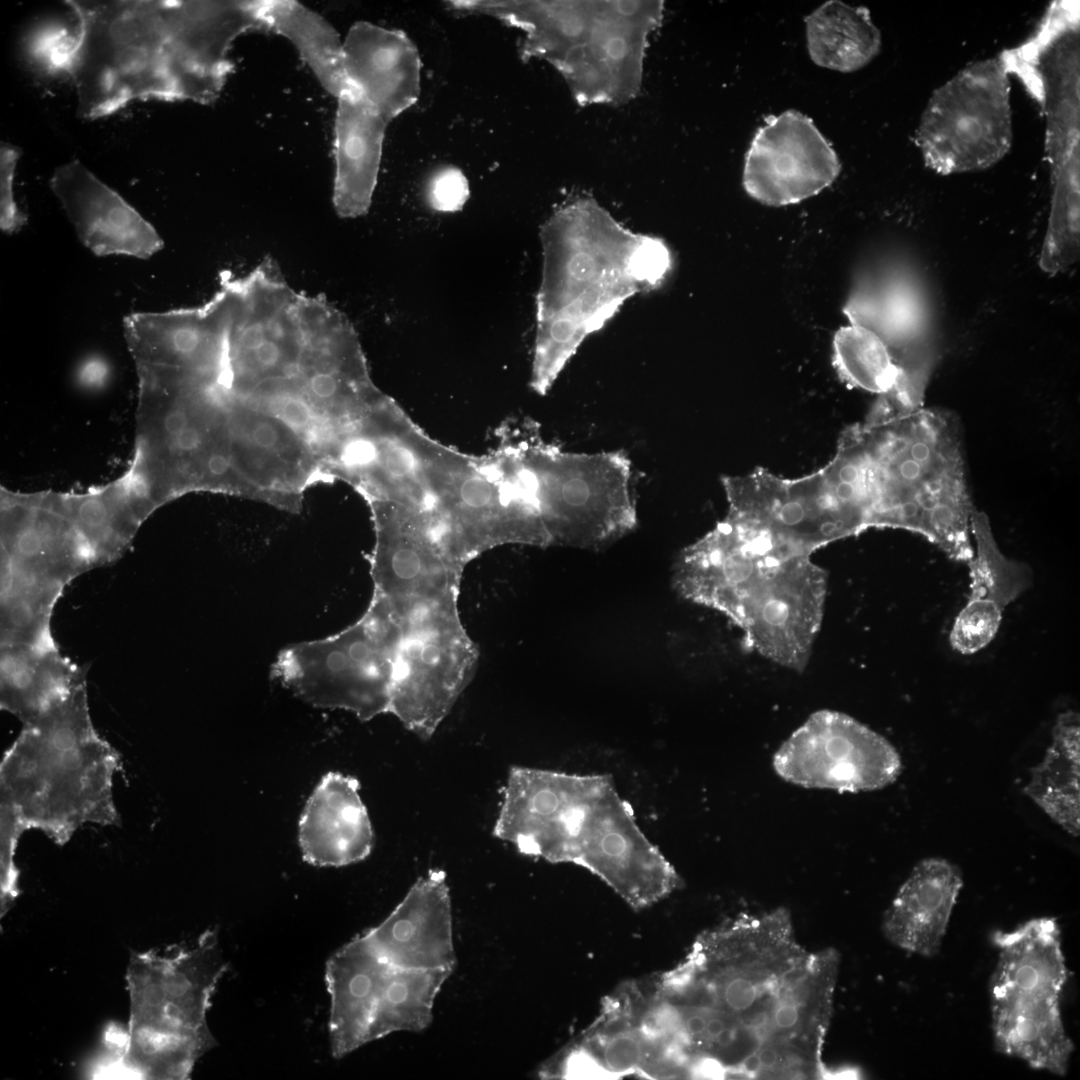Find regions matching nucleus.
<instances>
[{"label": "nucleus", "instance_id": "nucleus-26", "mask_svg": "<svg viewBox=\"0 0 1080 1080\" xmlns=\"http://www.w3.org/2000/svg\"><path fill=\"white\" fill-rule=\"evenodd\" d=\"M62 512L85 540L99 565L118 559L154 511L125 476L83 493H56Z\"/></svg>", "mask_w": 1080, "mask_h": 1080}, {"label": "nucleus", "instance_id": "nucleus-39", "mask_svg": "<svg viewBox=\"0 0 1080 1080\" xmlns=\"http://www.w3.org/2000/svg\"><path fill=\"white\" fill-rule=\"evenodd\" d=\"M248 435L255 447L266 452L275 451L282 440L279 427L268 419L254 421Z\"/></svg>", "mask_w": 1080, "mask_h": 1080}, {"label": "nucleus", "instance_id": "nucleus-8", "mask_svg": "<svg viewBox=\"0 0 1080 1080\" xmlns=\"http://www.w3.org/2000/svg\"><path fill=\"white\" fill-rule=\"evenodd\" d=\"M480 14L520 29L523 60H544L580 106L621 104L640 92L663 1L466 0Z\"/></svg>", "mask_w": 1080, "mask_h": 1080}, {"label": "nucleus", "instance_id": "nucleus-21", "mask_svg": "<svg viewBox=\"0 0 1080 1080\" xmlns=\"http://www.w3.org/2000/svg\"><path fill=\"white\" fill-rule=\"evenodd\" d=\"M976 551L967 563L970 597L952 625L949 642L961 654L985 648L997 634L1006 606L1031 584L1029 567L1007 558L999 549L985 513L974 508L970 518Z\"/></svg>", "mask_w": 1080, "mask_h": 1080}, {"label": "nucleus", "instance_id": "nucleus-16", "mask_svg": "<svg viewBox=\"0 0 1080 1080\" xmlns=\"http://www.w3.org/2000/svg\"><path fill=\"white\" fill-rule=\"evenodd\" d=\"M772 766L781 779L796 786L859 793L894 783L902 761L878 732L846 713L822 709L780 745Z\"/></svg>", "mask_w": 1080, "mask_h": 1080}, {"label": "nucleus", "instance_id": "nucleus-40", "mask_svg": "<svg viewBox=\"0 0 1080 1080\" xmlns=\"http://www.w3.org/2000/svg\"><path fill=\"white\" fill-rule=\"evenodd\" d=\"M200 467L208 479H224L232 469L231 457L223 450L212 451L203 459Z\"/></svg>", "mask_w": 1080, "mask_h": 1080}, {"label": "nucleus", "instance_id": "nucleus-20", "mask_svg": "<svg viewBox=\"0 0 1080 1080\" xmlns=\"http://www.w3.org/2000/svg\"><path fill=\"white\" fill-rule=\"evenodd\" d=\"M343 70L347 87L388 122L419 99L420 55L400 30L356 22L343 42Z\"/></svg>", "mask_w": 1080, "mask_h": 1080}, {"label": "nucleus", "instance_id": "nucleus-34", "mask_svg": "<svg viewBox=\"0 0 1080 1080\" xmlns=\"http://www.w3.org/2000/svg\"><path fill=\"white\" fill-rule=\"evenodd\" d=\"M74 38L67 28L49 25L36 30L29 38V56L49 73H63Z\"/></svg>", "mask_w": 1080, "mask_h": 1080}, {"label": "nucleus", "instance_id": "nucleus-15", "mask_svg": "<svg viewBox=\"0 0 1080 1080\" xmlns=\"http://www.w3.org/2000/svg\"><path fill=\"white\" fill-rule=\"evenodd\" d=\"M375 544L372 598L393 613L420 603L458 602L465 564L432 512L369 501Z\"/></svg>", "mask_w": 1080, "mask_h": 1080}, {"label": "nucleus", "instance_id": "nucleus-41", "mask_svg": "<svg viewBox=\"0 0 1080 1080\" xmlns=\"http://www.w3.org/2000/svg\"><path fill=\"white\" fill-rule=\"evenodd\" d=\"M413 933V926L407 919L396 920L390 928V936L395 941H406Z\"/></svg>", "mask_w": 1080, "mask_h": 1080}, {"label": "nucleus", "instance_id": "nucleus-35", "mask_svg": "<svg viewBox=\"0 0 1080 1080\" xmlns=\"http://www.w3.org/2000/svg\"><path fill=\"white\" fill-rule=\"evenodd\" d=\"M469 195L468 180L456 167L439 170L428 184V202L434 210L439 212L452 213L461 210Z\"/></svg>", "mask_w": 1080, "mask_h": 1080}, {"label": "nucleus", "instance_id": "nucleus-17", "mask_svg": "<svg viewBox=\"0 0 1080 1080\" xmlns=\"http://www.w3.org/2000/svg\"><path fill=\"white\" fill-rule=\"evenodd\" d=\"M841 171L840 160L814 122L796 110L770 115L745 155L743 186L768 206L801 202L829 187Z\"/></svg>", "mask_w": 1080, "mask_h": 1080}, {"label": "nucleus", "instance_id": "nucleus-30", "mask_svg": "<svg viewBox=\"0 0 1080 1080\" xmlns=\"http://www.w3.org/2000/svg\"><path fill=\"white\" fill-rule=\"evenodd\" d=\"M262 29L286 37L314 72L321 85L338 97L347 88L343 42L319 14L289 0L259 1Z\"/></svg>", "mask_w": 1080, "mask_h": 1080}, {"label": "nucleus", "instance_id": "nucleus-24", "mask_svg": "<svg viewBox=\"0 0 1080 1080\" xmlns=\"http://www.w3.org/2000/svg\"><path fill=\"white\" fill-rule=\"evenodd\" d=\"M337 99L333 204L340 217L356 218L371 206L389 122L349 87Z\"/></svg>", "mask_w": 1080, "mask_h": 1080}, {"label": "nucleus", "instance_id": "nucleus-2", "mask_svg": "<svg viewBox=\"0 0 1080 1080\" xmlns=\"http://www.w3.org/2000/svg\"><path fill=\"white\" fill-rule=\"evenodd\" d=\"M64 73L84 119L136 100L215 101L234 68V40L261 29L256 1H80Z\"/></svg>", "mask_w": 1080, "mask_h": 1080}, {"label": "nucleus", "instance_id": "nucleus-32", "mask_svg": "<svg viewBox=\"0 0 1080 1080\" xmlns=\"http://www.w3.org/2000/svg\"><path fill=\"white\" fill-rule=\"evenodd\" d=\"M61 594L40 587H16L1 592V644L56 648L50 621Z\"/></svg>", "mask_w": 1080, "mask_h": 1080}, {"label": "nucleus", "instance_id": "nucleus-9", "mask_svg": "<svg viewBox=\"0 0 1080 1080\" xmlns=\"http://www.w3.org/2000/svg\"><path fill=\"white\" fill-rule=\"evenodd\" d=\"M23 725L1 761L0 798L26 830L64 845L86 824H119L113 778L120 755L93 726L86 683Z\"/></svg>", "mask_w": 1080, "mask_h": 1080}, {"label": "nucleus", "instance_id": "nucleus-19", "mask_svg": "<svg viewBox=\"0 0 1080 1080\" xmlns=\"http://www.w3.org/2000/svg\"><path fill=\"white\" fill-rule=\"evenodd\" d=\"M50 185L78 238L95 255L147 259L163 248L156 229L79 160L59 166Z\"/></svg>", "mask_w": 1080, "mask_h": 1080}, {"label": "nucleus", "instance_id": "nucleus-37", "mask_svg": "<svg viewBox=\"0 0 1080 1080\" xmlns=\"http://www.w3.org/2000/svg\"><path fill=\"white\" fill-rule=\"evenodd\" d=\"M277 413L284 424L295 431L308 429L314 418V412L309 405V400L304 399L297 392L285 391L277 397Z\"/></svg>", "mask_w": 1080, "mask_h": 1080}, {"label": "nucleus", "instance_id": "nucleus-36", "mask_svg": "<svg viewBox=\"0 0 1080 1080\" xmlns=\"http://www.w3.org/2000/svg\"><path fill=\"white\" fill-rule=\"evenodd\" d=\"M19 149L8 143L0 148V227L5 233L18 231L26 217L18 208L13 194V182Z\"/></svg>", "mask_w": 1080, "mask_h": 1080}, {"label": "nucleus", "instance_id": "nucleus-33", "mask_svg": "<svg viewBox=\"0 0 1080 1080\" xmlns=\"http://www.w3.org/2000/svg\"><path fill=\"white\" fill-rule=\"evenodd\" d=\"M26 831L13 807L0 798V916L12 907L20 894L19 870L15 853L21 835Z\"/></svg>", "mask_w": 1080, "mask_h": 1080}, {"label": "nucleus", "instance_id": "nucleus-7", "mask_svg": "<svg viewBox=\"0 0 1080 1080\" xmlns=\"http://www.w3.org/2000/svg\"><path fill=\"white\" fill-rule=\"evenodd\" d=\"M227 967L213 929L192 944L172 945L162 953L132 952L125 975L128 1024L125 1029L108 1026L105 1051L89 1076L189 1079L197 1060L216 1044L207 1012Z\"/></svg>", "mask_w": 1080, "mask_h": 1080}, {"label": "nucleus", "instance_id": "nucleus-13", "mask_svg": "<svg viewBox=\"0 0 1080 1080\" xmlns=\"http://www.w3.org/2000/svg\"><path fill=\"white\" fill-rule=\"evenodd\" d=\"M1010 91L1000 58L970 64L934 90L915 131L924 164L950 175L998 163L1013 142Z\"/></svg>", "mask_w": 1080, "mask_h": 1080}, {"label": "nucleus", "instance_id": "nucleus-11", "mask_svg": "<svg viewBox=\"0 0 1080 1080\" xmlns=\"http://www.w3.org/2000/svg\"><path fill=\"white\" fill-rule=\"evenodd\" d=\"M522 432L550 545L599 550L635 528L632 467L622 451L563 452L528 419Z\"/></svg>", "mask_w": 1080, "mask_h": 1080}, {"label": "nucleus", "instance_id": "nucleus-4", "mask_svg": "<svg viewBox=\"0 0 1080 1080\" xmlns=\"http://www.w3.org/2000/svg\"><path fill=\"white\" fill-rule=\"evenodd\" d=\"M493 834L525 854L587 869L635 910L683 884L608 775L512 767Z\"/></svg>", "mask_w": 1080, "mask_h": 1080}, {"label": "nucleus", "instance_id": "nucleus-14", "mask_svg": "<svg viewBox=\"0 0 1080 1080\" xmlns=\"http://www.w3.org/2000/svg\"><path fill=\"white\" fill-rule=\"evenodd\" d=\"M393 617L401 639L389 713L427 740L472 681L479 651L463 627L458 602L420 604Z\"/></svg>", "mask_w": 1080, "mask_h": 1080}, {"label": "nucleus", "instance_id": "nucleus-25", "mask_svg": "<svg viewBox=\"0 0 1080 1080\" xmlns=\"http://www.w3.org/2000/svg\"><path fill=\"white\" fill-rule=\"evenodd\" d=\"M1 709L23 724L37 719L86 683L85 672L58 647L1 644Z\"/></svg>", "mask_w": 1080, "mask_h": 1080}, {"label": "nucleus", "instance_id": "nucleus-23", "mask_svg": "<svg viewBox=\"0 0 1080 1080\" xmlns=\"http://www.w3.org/2000/svg\"><path fill=\"white\" fill-rule=\"evenodd\" d=\"M299 845L315 866H343L365 858L374 834L358 781L326 774L309 797L299 820Z\"/></svg>", "mask_w": 1080, "mask_h": 1080}, {"label": "nucleus", "instance_id": "nucleus-31", "mask_svg": "<svg viewBox=\"0 0 1080 1080\" xmlns=\"http://www.w3.org/2000/svg\"><path fill=\"white\" fill-rule=\"evenodd\" d=\"M833 366L849 387L879 395L893 387L900 373L887 344L873 331L854 324L835 333Z\"/></svg>", "mask_w": 1080, "mask_h": 1080}, {"label": "nucleus", "instance_id": "nucleus-38", "mask_svg": "<svg viewBox=\"0 0 1080 1080\" xmlns=\"http://www.w3.org/2000/svg\"><path fill=\"white\" fill-rule=\"evenodd\" d=\"M111 377V366L107 359L91 354L78 364L75 371V380L78 386L88 391H97L104 388Z\"/></svg>", "mask_w": 1080, "mask_h": 1080}, {"label": "nucleus", "instance_id": "nucleus-1", "mask_svg": "<svg viewBox=\"0 0 1080 1080\" xmlns=\"http://www.w3.org/2000/svg\"><path fill=\"white\" fill-rule=\"evenodd\" d=\"M840 954L807 951L786 908L701 933L662 974L686 1054L706 1079H825Z\"/></svg>", "mask_w": 1080, "mask_h": 1080}, {"label": "nucleus", "instance_id": "nucleus-10", "mask_svg": "<svg viewBox=\"0 0 1080 1080\" xmlns=\"http://www.w3.org/2000/svg\"><path fill=\"white\" fill-rule=\"evenodd\" d=\"M998 951L989 981L995 1050L1029 1067L1066 1074L1074 1044L1061 1013L1068 979L1055 918L1038 917L1010 931H994Z\"/></svg>", "mask_w": 1080, "mask_h": 1080}, {"label": "nucleus", "instance_id": "nucleus-28", "mask_svg": "<svg viewBox=\"0 0 1080 1080\" xmlns=\"http://www.w3.org/2000/svg\"><path fill=\"white\" fill-rule=\"evenodd\" d=\"M843 311L851 324L876 333L892 353L927 338L923 303L914 285L899 274L862 281Z\"/></svg>", "mask_w": 1080, "mask_h": 1080}, {"label": "nucleus", "instance_id": "nucleus-5", "mask_svg": "<svg viewBox=\"0 0 1080 1080\" xmlns=\"http://www.w3.org/2000/svg\"><path fill=\"white\" fill-rule=\"evenodd\" d=\"M810 556L725 518L679 553L673 585L685 599L729 618L759 655L802 671L827 595V573Z\"/></svg>", "mask_w": 1080, "mask_h": 1080}, {"label": "nucleus", "instance_id": "nucleus-12", "mask_svg": "<svg viewBox=\"0 0 1080 1080\" xmlns=\"http://www.w3.org/2000/svg\"><path fill=\"white\" fill-rule=\"evenodd\" d=\"M400 639L397 621L372 598L362 617L342 631L281 650L271 677L313 706L369 721L389 713Z\"/></svg>", "mask_w": 1080, "mask_h": 1080}, {"label": "nucleus", "instance_id": "nucleus-6", "mask_svg": "<svg viewBox=\"0 0 1080 1080\" xmlns=\"http://www.w3.org/2000/svg\"><path fill=\"white\" fill-rule=\"evenodd\" d=\"M842 436L866 529L909 530L955 561L972 559L974 506L953 415L922 408L884 422L855 424Z\"/></svg>", "mask_w": 1080, "mask_h": 1080}, {"label": "nucleus", "instance_id": "nucleus-27", "mask_svg": "<svg viewBox=\"0 0 1080 1080\" xmlns=\"http://www.w3.org/2000/svg\"><path fill=\"white\" fill-rule=\"evenodd\" d=\"M1025 794L1072 836L1080 832V720L1060 713L1043 759L1030 771Z\"/></svg>", "mask_w": 1080, "mask_h": 1080}, {"label": "nucleus", "instance_id": "nucleus-3", "mask_svg": "<svg viewBox=\"0 0 1080 1080\" xmlns=\"http://www.w3.org/2000/svg\"><path fill=\"white\" fill-rule=\"evenodd\" d=\"M531 389L546 395L583 341L626 300L661 287L672 269L665 242L624 227L591 196L561 205L540 228Z\"/></svg>", "mask_w": 1080, "mask_h": 1080}, {"label": "nucleus", "instance_id": "nucleus-29", "mask_svg": "<svg viewBox=\"0 0 1080 1080\" xmlns=\"http://www.w3.org/2000/svg\"><path fill=\"white\" fill-rule=\"evenodd\" d=\"M805 23L809 56L820 67L850 73L880 52L881 33L864 6L830 0L809 14Z\"/></svg>", "mask_w": 1080, "mask_h": 1080}, {"label": "nucleus", "instance_id": "nucleus-18", "mask_svg": "<svg viewBox=\"0 0 1080 1080\" xmlns=\"http://www.w3.org/2000/svg\"><path fill=\"white\" fill-rule=\"evenodd\" d=\"M1 574L63 588L98 566L85 540L59 507L56 493L1 490Z\"/></svg>", "mask_w": 1080, "mask_h": 1080}, {"label": "nucleus", "instance_id": "nucleus-22", "mask_svg": "<svg viewBox=\"0 0 1080 1080\" xmlns=\"http://www.w3.org/2000/svg\"><path fill=\"white\" fill-rule=\"evenodd\" d=\"M962 887V872L955 864L940 857L920 860L883 915L884 936L906 952L935 956Z\"/></svg>", "mask_w": 1080, "mask_h": 1080}]
</instances>
